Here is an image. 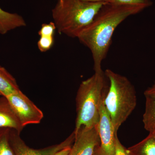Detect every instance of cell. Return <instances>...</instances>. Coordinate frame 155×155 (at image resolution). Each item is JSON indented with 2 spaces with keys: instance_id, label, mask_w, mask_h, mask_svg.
Listing matches in <instances>:
<instances>
[{
  "instance_id": "cell-22",
  "label": "cell",
  "mask_w": 155,
  "mask_h": 155,
  "mask_svg": "<svg viewBox=\"0 0 155 155\" xmlns=\"http://www.w3.org/2000/svg\"><path fill=\"white\" fill-rule=\"evenodd\" d=\"M151 133L153 134V135L154 136L155 138V130H153L152 132H151Z\"/></svg>"
},
{
  "instance_id": "cell-5",
  "label": "cell",
  "mask_w": 155,
  "mask_h": 155,
  "mask_svg": "<svg viewBox=\"0 0 155 155\" xmlns=\"http://www.w3.org/2000/svg\"><path fill=\"white\" fill-rule=\"evenodd\" d=\"M22 127L40 123L42 111L21 91L6 97Z\"/></svg>"
},
{
  "instance_id": "cell-15",
  "label": "cell",
  "mask_w": 155,
  "mask_h": 155,
  "mask_svg": "<svg viewBox=\"0 0 155 155\" xmlns=\"http://www.w3.org/2000/svg\"><path fill=\"white\" fill-rule=\"evenodd\" d=\"M54 41V36H40L37 42L38 48L41 52H45L52 47Z\"/></svg>"
},
{
  "instance_id": "cell-13",
  "label": "cell",
  "mask_w": 155,
  "mask_h": 155,
  "mask_svg": "<svg viewBox=\"0 0 155 155\" xmlns=\"http://www.w3.org/2000/svg\"><path fill=\"white\" fill-rule=\"evenodd\" d=\"M145 97V109L143 122L145 129L151 133L155 130V100Z\"/></svg>"
},
{
  "instance_id": "cell-11",
  "label": "cell",
  "mask_w": 155,
  "mask_h": 155,
  "mask_svg": "<svg viewBox=\"0 0 155 155\" xmlns=\"http://www.w3.org/2000/svg\"><path fill=\"white\" fill-rule=\"evenodd\" d=\"M20 91L14 76L0 65V96L7 97Z\"/></svg>"
},
{
  "instance_id": "cell-2",
  "label": "cell",
  "mask_w": 155,
  "mask_h": 155,
  "mask_svg": "<svg viewBox=\"0 0 155 155\" xmlns=\"http://www.w3.org/2000/svg\"><path fill=\"white\" fill-rule=\"evenodd\" d=\"M106 78L104 72L101 70L95 72L80 84L75 97V133L81 126L92 127L98 125L101 107L106 95Z\"/></svg>"
},
{
  "instance_id": "cell-7",
  "label": "cell",
  "mask_w": 155,
  "mask_h": 155,
  "mask_svg": "<svg viewBox=\"0 0 155 155\" xmlns=\"http://www.w3.org/2000/svg\"><path fill=\"white\" fill-rule=\"evenodd\" d=\"M17 130L10 129L9 141L15 155H51L67 147L72 146L75 138V134L72 133L64 141L59 144L42 149L35 150L27 146Z\"/></svg>"
},
{
  "instance_id": "cell-18",
  "label": "cell",
  "mask_w": 155,
  "mask_h": 155,
  "mask_svg": "<svg viewBox=\"0 0 155 155\" xmlns=\"http://www.w3.org/2000/svg\"><path fill=\"white\" fill-rule=\"evenodd\" d=\"M114 155H131L127 149L125 148L119 141L118 135L115 141V152Z\"/></svg>"
},
{
  "instance_id": "cell-8",
  "label": "cell",
  "mask_w": 155,
  "mask_h": 155,
  "mask_svg": "<svg viewBox=\"0 0 155 155\" xmlns=\"http://www.w3.org/2000/svg\"><path fill=\"white\" fill-rule=\"evenodd\" d=\"M75 134V140L69 155H94L100 143L97 126H81Z\"/></svg>"
},
{
  "instance_id": "cell-4",
  "label": "cell",
  "mask_w": 155,
  "mask_h": 155,
  "mask_svg": "<svg viewBox=\"0 0 155 155\" xmlns=\"http://www.w3.org/2000/svg\"><path fill=\"white\" fill-rule=\"evenodd\" d=\"M105 74L110 86L104 100V105L110 115L115 133L126 121L136 107V92L127 77L110 69Z\"/></svg>"
},
{
  "instance_id": "cell-9",
  "label": "cell",
  "mask_w": 155,
  "mask_h": 155,
  "mask_svg": "<svg viewBox=\"0 0 155 155\" xmlns=\"http://www.w3.org/2000/svg\"><path fill=\"white\" fill-rule=\"evenodd\" d=\"M0 127L13 129L20 134L24 128L5 97H0Z\"/></svg>"
},
{
  "instance_id": "cell-3",
  "label": "cell",
  "mask_w": 155,
  "mask_h": 155,
  "mask_svg": "<svg viewBox=\"0 0 155 155\" xmlns=\"http://www.w3.org/2000/svg\"><path fill=\"white\" fill-rule=\"evenodd\" d=\"M106 4L82 0H58L52 10L53 22L60 34L77 38Z\"/></svg>"
},
{
  "instance_id": "cell-10",
  "label": "cell",
  "mask_w": 155,
  "mask_h": 155,
  "mask_svg": "<svg viewBox=\"0 0 155 155\" xmlns=\"http://www.w3.org/2000/svg\"><path fill=\"white\" fill-rule=\"evenodd\" d=\"M26 22L22 16L17 13L7 12L0 8V34H7L11 31L25 27Z\"/></svg>"
},
{
  "instance_id": "cell-20",
  "label": "cell",
  "mask_w": 155,
  "mask_h": 155,
  "mask_svg": "<svg viewBox=\"0 0 155 155\" xmlns=\"http://www.w3.org/2000/svg\"><path fill=\"white\" fill-rule=\"evenodd\" d=\"M71 147L72 146L67 147L51 155H69Z\"/></svg>"
},
{
  "instance_id": "cell-16",
  "label": "cell",
  "mask_w": 155,
  "mask_h": 155,
  "mask_svg": "<svg viewBox=\"0 0 155 155\" xmlns=\"http://www.w3.org/2000/svg\"><path fill=\"white\" fill-rule=\"evenodd\" d=\"M113 3L124 5L141 6L147 8L151 5L150 0H113Z\"/></svg>"
},
{
  "instance_id": "cell-1",
  "label": "cell",
  "mask_w": 155,
  "mask_h": 155,
  "mask_svg": "<svg viewBox=\"0 0 155 155\" xmlns=\"http://www.w3.org/2000/svg\"><path fill=\"white\" fill-rule=\"evenodd\" d=\"M145 8L141 6L107 3L81 31L77 38L91 51L94 72L102 70V63L107 57L117 27L127 17Z\"/></svg>"
},
{
  "instance_id": "cell-14",
  "label": "cell",
  "mask_w": 155,
  "mask_h": 155,
  "mask_svg": "<svg viewBox=\"0 0 155 155\" xmlns=\"http://www.w3.org/2000/svg\"><path fill=\"white\" fill-rule=\"evenodd\" d=\"M10 129L0 127V155H15L9 141Z\"/></svg>"
},
{
  "instance_id": "cell-21",
  "label": "cell",
  "mask_w": 155,
  "mask_h": 155,
  "mask_svg": "<svg viewBox=\"0 0 155 155\" xmlns=\"http://www.w3.org/2000/svg\"><path fill=\"white\" fill-rule=\"evenodd\" d=\"M84 2H104L107 3H113V0H82Z\"/></svg>"
},
{
  "instance_id": "cell-17",
  "label": "cell",
  "mask_w": 155,
  "mask_h": 155,
  "mask_svg": "<svg viewBox=\"0 0 155 155\" xmlns=\"http://www.w3.org/2000/svg\"><path fill=\"white\" fill-rule=\"evenodd\" d=\"M56 29V25L53 22L44 23L41 25L38 34L40 36H54Z\"/></svg>"
},
{
  "instance_id": "cell-19",
  "label": "cell",
  "mask_w": 155,
  "mask_h": 155,
  "mask_svg": "<svg viewBox=\"0 0 155 155\" xmlns=\"http://www.w3.org/2000/svg\"><path fill=\"white\" fill-rule=\"evenodd\" d=\"M144 94L145 97L155 100V82L153 85L146 90Z\"/></svg>"
},
{
  "instance_id": "cell-6",
  "label": "cell",
  "mask_w": 155,
  "mask_h": 155,
  "mask_svg": "<svg viewBox=\"0 0 155 155\" xmlns=\"http://www.w3.org/2000/svg\"><path fill=\"white\" fill-rule=\"evenodd\" d=\"M97 127L100 143L95 150L94 155H114L117 134L115 133L113 123L104 105V102L101 107L99 121Z\"/></svg>"
},
{
  "instance_id": "cell-12",
  "label": "cell",
  "mask_w": 155,
  "mask_h": 155,
  "mask_svg": "<svg viewBox=\"0 0 155 155\" xmlns=\"http://www.w3.org/2000/svg\"><path fill=\"white\" fill-rule=\"evenodd\" d=\"M131 155H155V138L153 134H149L137 144L128 148Z\"/></svg>"
}]
</instances>
